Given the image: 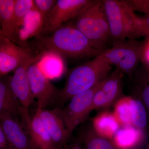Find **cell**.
Here are the masks:
<instances>
[{
	"label": "cell",
	"mask_w": 149,
	"mask_h": 149,
	"mask_svg": "<svg viewBox=\"0 0 149 149\" xmlns=\"http://www.w3.org/2000/svg\"><path fill=\"white\" fill-rule=\"evenodd\" d=\"M37 61L28 68L27 74L33 97L37 101V108L45 109L50 105L56 104L61 89L56 87L43 74Z\"/></svg>",
	"instance_id": "8"
},
{
	"label": "cell",
	"mask_w": 149,
	"mask_h": 149,
	"mask_svg": "<svg viewBox=\"0 0 149 149\" xmlns=\"http://www.w3.org/2000/svg\"><path fill=\"white\" fill-rule=\"evenodd\" d=\"M9 143L5 133L0 128V149H5L10 146Z\"/></svg>",
	"instance_id": "30"
},
{
	"label": "cell",
	"mask_w": 149,
	"mask_h": 149,
	"mask_svg": "<svg viewBox=\"0 0 149 149\" xmlns=\"http://www.w3.org/2000/svg\"><path fill=\"white\" fill-rule=\"evenodd\" d=\"M125 1L133 10L149 15V0H126Z\"/></svg>",
	"instance_id": "27"
},
{
	"label": "cell",
	"mask_w": 149,
	"mask_h": 149,
	"mask_svg": "<svg viewBox=\"0 0 149 149\" xmlns=\"http://www.w3.org/2000/svg\"><path fill=\"white\" fill-rule=\"evenodd\" d=\"M104 8L109 24L113 43L140 37L133 24L135 11L125 1L104 0Z\"/></svg>",
	"instance_id": "4"
},
{
	"label": "cell",
	"mask_w": 149,
	"mask_h": 149,
	"mask_svg": "<svg viewBox=\"0 0 149 149\" xmlns=\"http://www.w3.org/2000/svg\"><path fill=\"white\" fill-rule=\"evenodd\" d=\"M46 21L45 17L34 7L25 16L19 31V45L28 47L26 43L27 40L42 32Z\"/></svg>",
	"instance_id": "15"
},
{
	"label": "cell",
	"mask_w": 149,
	"mask_h": 149,
	"mask_svg": "<svg viewBox=\"0 0 149 149\" xmlns=\"http://www.w3.org/2000/svg\"><path fill=\"white\" fill-rule=\"evenodd\" d=\"M11 76L6 75L1 77L0 113H9L19 120L22 105L11 88Z\"/></svg>",
	"instance_id": "18"
},
{
	"label": "cell",
	"mask_w": 149,
	"mask_h": 149,
	"mask_svg": "<svg viewBox=\"0 0 149 149\" xmlns=\"http://www.w3.org/2000/svg\"><path fill=\"white\" fill-rule=\"evenodd\" d=\"M41 52L42 55L36 62L40 70L50 80L61 77L65 70L62 57L52 52Z\"/></svg>",
	"instance_id": "19"
},
{
	"label": "cell",
	"mask_w": 149,
	"mask_h": 149,
	"mask_svg": "<svg viewBox=\"0 0 149 149\" xmlns=\"http://www.w3.org/2000/svg\"><path fill=\"white\" fill-rule=\"evenodd\" d=\"M37 61L29 62L18 68L14 71L13 75L11 76L10 85L12 90L22 106L27 109L35 101L27 74V69L32 63Z\"/></svg>",
	"instance_id": "14"
},
{
	"label": "cell",
	"mask_w": 149,
	"mask_h": 149,
	"mask_svg": "<svg viewBox=\"0 0 149 149\" xmlns=\"http://www.w3.org/2000/svg\"><path fill=\"white\" fill-rule=\"evenodd\" d=\"M32 48L17 45L0 35V76L8 75L29 62L37 61L42 55Z\"/></svg>",
	"instance_id": "6"
},
{
	"label": "cell",
	"mask_w": 149,
	"mask_h": 149,
	"mask_svg": "<svg viewBox=\"0 0 149 149\" xmlns=\"http://www.w3.org/2000/svg\"><path fill=\"white\" fill-rule=\"evenodd\" d=\"M0 128L15 149H37L23 125L9 113H0Z\"/></svg>",
	"instance_id": "12"
},
{
	"label": "cell",
	"mask_w": 149,
	"mask_h": 149,
	"mask_svg": "<svg viewBox=\"0 0 149 149\" xmlns=\"http://www.w3.org/2000/svg\"><path fill=\"white\" fill-rule=\"evenodd\" d=\"M111 68L112 65L99 55L72 68L68 72L56 104L62 107L73 96L91 89L105 79Z\"/></svg>",
	"instance_id": "2"
},
{
	"label": "cell",
	"mask_w": 149,
	"mask_h": 149,
	"mask_svg": "<svg viewBox=\"0 0 149 149\" xmlns=\"http://www.w3.org/2000/svg\"><path fill=\"white\" fill-rule=\"evenodd\" d=\"M37 110L51 136L54 147L62 148L66 146L70 136L59 109L49 110L37 108Z\"/></svg>",
	"instance_id": "13"
},
{
	"label": "cell",
	"mask_w": 149,
	"mask_h": 149,
	"mask_svg": "<svg viewBox=\"0 0 149 149\" xmlns=\"http://www.w3.org/2000/svg\"><path fill=\"white\" fill-rule=\"evenodd\" d=\"M142 59L149 66V38H147L143 44Z\"/></svg>",
	"instance_id": "29"
},
{
	"label": "cell",
	"mask_w": 149,
	"mask_h": 149,
	"mask_svg": "<svg viewBox=\"0 0 149 149\" xmlns=\"http://www.w3.org/2000/svg\"><path fill=\"white\" fill-rule=\"evenodd\" d=\"M102 82L90 90L73 96L63 108L59 109L70 136L78 125L86 120L93 111V97Z\"/></svg>",
	"instance_id": "7"
},
{
	"label": "cell",
	"mask_w": 149,
	"mask_h": 149,
	"mask_svg": "<svg viewBox=\"0 0 149 149\" xmlns=\"http://www.w3.org/2000/svg\"><path fill=\"white\" fill-rule=\"evenodd\" d=\"M66 147H64V148H52L49 149H65V148H66Z\"/></svg>",
	"instance_id": "32"
},
{
	"label": "cell",
	"mask_w": 149,
	"mask_h": 149,
	"mask_svg": "<svg viewBox=\"0 0 149 149\" xmlns=\"http://www.w3.org/2000/svg\"><path fill=\"white\" fill-rule=\"evenodd\" d=\"M131 97H123L115 103L114 113L121 127L133 126L130 101Z\"/></svg>",
	"instance_id": "23"
},
{
	"label": "cell",
	"mask_w": 149,
	"mask_h": 149,
	"mask_svg": "<svg viewBox=\"0 0 149 149\" xmlns=\"http://www.w3.org/2000/svg\"><path fill=\"white\" fill-rule=\"evenodd\" d=\"M35 38L36 47L33 49L40 52H52L62 57H95L104 51L95 47L82 32L68 22Z\"/></svg>",
	"instance_id": "1"
},
{
	"label": "cell",
	"mask_w": 149,
	"mask_h": 149,
	"mask_svg": "<svg viewBox=\"0 0 149 149\" xmlns=\"http://www.w3.org/2000/svg\"><path fill=\"white\" fill-rule=\"evenodd\" d=\"M15 0H0V35L19 44L14 14Z\"/></svg>",
	"instance_id": "16"
},
{
	"label": "cell",
	"mask_w": 149,
	"mask_h": 149,
	"mask_svg": "<svg viewBox=\"0 0 149 149\" xmlns=\"http://www.w3.org/2000/svg\"><path fill=\"white\" fill-rule=\"evenodd\" d=\"M5 149H15L13 148H12V147H11L10 146L8 147V148H6Z\"/></svg>",
	"instance_id": "33"
},
{
	"label": "cell",
	"mask_w": 149,
	"mask_h": 149,
	"mask_svg": "<svg viewBox=\"0 0 149 149\" xmlns=\"http://www.w3.org/2000/svg\"><path fill=\"white\" fill-rule=\"evenodd\" d=\"M56 0H33L35 8L45 17H47L53 9Z\"/></svg>",
	"instance_id": "26"
},
{
	"label": "cell",
	"mask_w": 149,
	"mask_h": 149,
	"mask_svg": "<svg viewBox=\"0 0 149 149\" xmlns=\"http://www.w3.org/2000/svg\"><path fill=\"white\" fill-rule=\"evenodd\" d=\"M20 117L34 146L37 149H49L54 148L51 136L47 130L39 112L32 117L29 116L28 109L22 106Z\"/></svg>",
	"instance_id": "11"
},
{
	"label": "cell",
	"mask_w": 149,
	"mask_h": 149,
	"mask_svg": "<svg viewBox=\"0 0 149 149\" xmlns=\"http://www.w3.org/2000/svg\"><path fill=\"white\" fill-rule=\"evenodd\" d=\"M79 139L83 149H116L112 140L100 136L92 126L84 129Z\"/></svg>",
	"instance_id": "21"
},
{
	"label": "cell",
	"mask_w": 149,
	"mask_h": 149,
	"mask_svg": "<svg viewBox=\"0 0 149 149\" xmlns=\"http://www.w3.org/2000/svg\"><path fill=\"white\" fill-rule=\"evenodd\" d=\"M67 22L82 32L95 47L106 49L111 37L102 1H93Z\"/></svg>",
	"instance_id": "3"
},
{
	"label": "cell",
	"mask_w": 149,
	"mask_h": 149,
	"mask_svg": "<svg viewBox=\"0 0 149 149\" xmlns=\"http://www.w3.org/2000/svg\"><path fill=\"white\" fill-rule=\"evenodd\" d=\"M130 105L132 125L145 130L148 125V116L143 102L139 98H133L131 97Z\"/></svg>",
	"instance_id": "22"
},
{
	"label": "cell",
	"mask_w": 149,
	"mask_h": 149,
	"mask_svg": "<svg viewBox=\"0 0 149 149\" xmlns=\"http://www.w3.org/2000/svg\"><path fill=\"white\" fill-rule=\"evenodd\" d=\"M133 19L134 27L139 37L149 38V15L139 16L135 13Z\"/></svg>",
	"instance_id": "25"
},
{
	"label": "cell",
	"mask_w": 149,
	"mask_h": 149,
	"mask_svg": "<svg viewBox=\"0 0 149 149\" xmlns=\"http://www.w3.org/2000/svg\"><path fill=\"white\" fill-rule=\"evenodd\" d=\"M33 0H15L14 14L16 29L18 34L27 13L34 8Z\"/></svg>",
	"instance_id": "24"
},
{
	"label": "cell",
	"mask_w": 149,
	"mask_h": 149,
	"mask_svg": "<svg viewBox=\"0 0 149 149\" xmlns=\"http://www.w3.org/2000/svg\"><path fill=\"white\" fill-rule=\"evenodd\" d=\"M146 149H149V146L148 147V148H147Z\"/></svg>",
	"instance_id": "34"
},
{
	"label": "cell",
	"mask_w": 149,
	"mask_h": 149,
	"mask_svg": "<svg viewBox=\"0 0 149 149\" xmlns=\"http://www.w3.org/2000/svg\"><path fill=\"white\" fill-rule=\"evenodd\" d=\"M143 47V44L136 40H126L113 43L99 56L123 73H129L142 59Z\"/></svg>",
	"instance_id": "5"
},
{
	"label": "cell",
	"mask_w": 149,
	"mask_h": 149,
	"mask_svg": "<svg viewBox=\"0 0 149 149\" xmlns=\"http://www.w3.org/2000/svg\"><path fill=\"white\" fill-rule=\"evenodd\" d=\"M139 99L144 104L146 109L148 116V125L149 128V85L146 84L140 90Z\"/></svg>",
	"instance_id": "28"
},
{
	"label": "cell",
	"mask_w": 149,
	"mask_h": 149,
	"mask_svg": "<svg viewBox=\"0 0 149 149\" xmlns=\"http://www.w3.org/2000/svg\"><path fill=\"white\" fill-rule=\"evenodd\" d=\"M65 149H83L81 141L78 140L74 141L68 145H67Z\"/></svg>",
	"instance_id": "31"
},
{
	"label": "cell",
	"mask_w": 149,
	"mask_h": 149,
	"mask_svg": "<svg viewBox=\"0 0 149 149\" xmlns=\"http://www.w3.org/2000/svg\"><path fill=\"white\" fill-rule=\"evenodd\" d=\"M145 140V130L133 126L120 127L112 139L116 149H137Z\"/></svg>",
	"instance_id": "17"
},
{
	"label": "cell",
	"mask_w": 149,
	"mask_h": 149,
	"mask_svg": "<svg viewBox=\"0 0 149 149\" xmlns=\"http://www.w3.org/2000/svg\"><path fill=\"white\" fill-rule=\"evenodd\" d=\"M92 127L102 137L112 140L121 127L113 112L103 111L99 112L92 119Z\"/></svg>",
	"instance_id": "20"
},
{
	"label": "cell",
	"mask_w": 149,
	"mask_h": 149,
	"mask_svg": "<svg viewBox=\"0 0 149 149\" xmlns=\"http://www.w3.org/2000/svg\"><path fill=\"white\" fill-rule=\"evenodd\" d=\"M93 1L57 0L55 6L47 17L45 27L41 34L49 33L70 21Z\"/></svg>",
	"instance_id": "9"
},
{
	"label": "cell",
	"mask_w": 149,
	"mask_h": 149,
	"mask_svg": "<svg viewBox=\"0 0 149 149\" xmlns=\"http://www.w3.org/2000/svg\"><path fill=\"white\" fill-rule=\"evenodd\" d=\"M123 73L116 68L102 81L93 97V111L109 107L120 98Z\"/></svg>",
	"instance_id": "10"
}]
</instances>
